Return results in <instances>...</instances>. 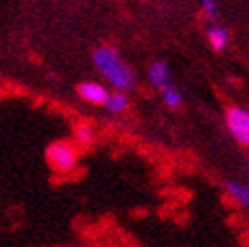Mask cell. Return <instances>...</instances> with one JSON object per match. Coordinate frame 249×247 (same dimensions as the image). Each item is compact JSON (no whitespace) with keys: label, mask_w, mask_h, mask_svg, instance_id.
I'll list each match as a JSON object with an SVG mask.
<instances>
[{"label":"cell","mask_w":249,"mask_h":247,"mask_svg":"<svg viewBox=\"0 0 249 247\" xmlns=\"http://www.w3.org/2000/svg\"><path fill=\"white\" fill-rule=\"evenodd\" d=\"M225 126L233 140L239 146L247 148L249 146V112L247 107L233 104L225 109Z\"/></svg>","instance_id":"cell-3"},{"label":"cell","mask_w":249,"mask_h":247,"mask_svg":"<svg viewBox=\"0 0 249 247\" xmlns=\"http://www.w3.org/2000/svg\"><path fill=\"white\" fill-rule=\"evenodd\" d=\"M91 59H93V65H95L97 73L114 88V91L128 93L138 85L136 71L114 47H107V45L97 47L91 55Z\"/></svg>","instance_id":"cell-1"},{"label":"cell","mask_w":249,"mask_h":247,"mask_svg":"<svg viewBox=\"0 0 249 247\" xmlns=\"http://www.w3.org/2000/svg\"><path fill=\"white\" fill-rule=\"evenodd\" d=\"M45 160L57 175H71L79 166V148L69 140H55L47 146Z\"/></svg>","instance_id":"cell-2"},{"label":"cell","mask_w":249,"mask_h":247,"mask_svg":"<svg viewBox=\"0 0 249 247\" xmlns=\"http://www.w3.org/2000/svg\"><path fill=\"white\" fill-rule=\"evenodd\" d=\"M148 81L156 91H162L166 85H170V67L164 61H154L148 67Z\"/></svg>","instance_id":"cell-5"},{"label":"cell","mask_w":249,"mask_h":247,"mask_svg":"<svg viewBox=\"0 0 249 247\" xmlns=\"http://www.w3.org/2000/svg\"><path fill=\"white\" fill-rule=\"evenodd\" d=\"M229 39H231V35L227 31V27H223V24L213 22L207 29V41H209L211 49H213L215 53H223V51H225L227 45H229Z\"/></svg>","instance_id":"cell-7"},{"label":"cell","mask_w":249,"mask_h":247,"mask_svg":"<svg viewBox=\"0 0 249 247\" xmlns=\"http://www.w3.org/2000/svg\"><path fill=\"white\" fill-rule=\"evenodd\" d=\"M201 2V8L205 10V15L209 17V18H217L219 17V8H217V0H198Z\"/></svg>","instance_id":"cell-11"},{"label":"cell","mask_w":249,"mask_h":247,"mask_svg":"<svg viewBox=\"0 0 249 247\" xmlns=\"http://www.w3.org/2000/svg\"><path fill=\"white\" fill-rule=\"evenodd\" d=\"M73 138H75L73 144H75L77 148H89L97 140V130L89 122H79L75 126V132H73Z\"/></svg>","instance_id":"cell-8"},{"label":"cell","mask_w":249,"mask_h":247,"mask_svg":"<svg viewBox=\"0 0 249 247\" xmlns=\"http://www.w3.org/2000/svg\"><path fill=\"white\" fill-rule=\"evenodd\" d=\"M223 189H225V194L237 207H243V209L249 207V187H247V182H243V180H225Z\"/></svg>","instance_id":"cell-6"},{"label":"cell","mask_w":249,"mask_h":247,"mask_svg":"<svg viewBox=\"0 0 249 247\" xmlns=\"http://www.w3.org/2000/svg\"><path fill=\"white\" fill-rule=\"evenodd\" d=\"M104 107L107 109L109 114H114V116L126 114L128 109H130V95L124 93V91H109Z\"/></svg>","instance_id":"cell-9"},{"label":"cell","mask_w":249,"mask_h":247,"mask_svg":"<svg viewBox=\"0 0 249 247\" xmlns=\"http://www.w3.org/2000/svg\"><path fill=\"white\" fill-rule=\"evenodd\" d=\"M77 93H79L81 100L87 102V104H91V106H104L106 100H107L109 89L106 88L104 83H99V81H83V83H79Z\"/></svg>","instance_id":"cell-4"},{"label":"cell","mask_w":249,"mask_h":247,"mask_svg":"<svg viewBox=\"0 0 249 247\" xmlns=\"http://www.w3.org/2000/svg\"><path fill=\"white\" fill-rule=\"evenodd\" d=\"M160 97H162V102H164V106L166 107H170V109H177V107H180L182 106V93L174 88V85L170 83V85H166V88L160 91Z\"/></svg>","instance_id":"cell-10"}]
</instances>
